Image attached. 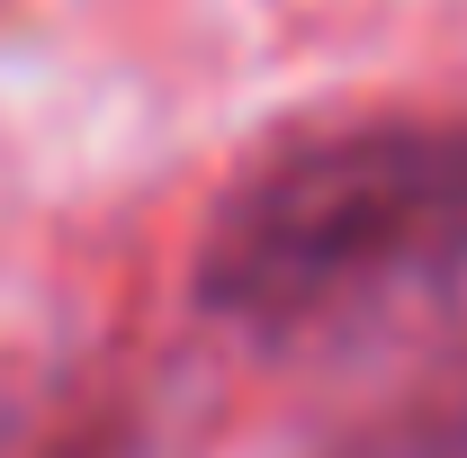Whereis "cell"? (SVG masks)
<instances>
[{
	"instance_id": "obj_1",
	"label": "cell",
	"mask_w": 467,
	"mask_h": 458,
	"mask_svg": "<svg viewBox=\"0 0 467 458\" xmlns=\"http://www.w3.org/2000/svg\"><path fill=\"white\" fill-rule=\"evenodd\" d=\"M198 306L279 350L467 306V117H368L279 144L198 243Z\"/></svg>"
},
{
	"instance_id": "obj_2",
	"label": "cell",
	"mask_w": 467,
	"mask_h": 458,
	"mask_svg": "<svg viewBox=\"0 0 467 458\" xmlns=\"http://www.w3.org/2000/svg\"><path fill=\"white\" fill-rule=\"evenodd\" d=\"M315 458H467V359L413 378L405 396H387L368 422H350Z\"/></svg>"
}]
</instances>
